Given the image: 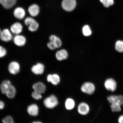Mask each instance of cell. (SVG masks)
Here are the masks:
<instances>
[{
	"label": "cell",
	"instance_id": "22",
	"mask_svg": "<svg viewBox=\"0 0 123 123\" xmlns=\"http://www.w3.org/2000/svg\"><path fill=\"white\" fill-rule=\"evenodd\" d=\"M16 94V89L12 84L6 92L5 94L8 98L13 99L15 97Z\"/></svg>",
	"mask_w": 123,
	"mask_h": 123
},
{
	"label": "cell",
	"instance_id": "29",
	"mask_svg": "<svg viewBox=\"0 0 123 123\" xmlns=\"http://www.w3.org/2000/svg\"><path fill=\"white\" fill-rule=\"evenodd\" d=\"M7 54L6 49L3 46L0 45V58L4 57Z\"/></svg>",
	"mask_w": 123,
	"mask_h": 123
},
{
	"label": "cell",
	"instance_id": "15",
	"mask_svg": "<svg viewBox=\"0 0 123 123\" xmlns=\"http://www.w3.org/2000/svg\"><path fill=\"white\" fill-rule=\"evenodd\" d=\"M76 105V103L74 99L71 97H68L64 101V106L66 110L71 111L74 109Z\"/></svg>",
	"mask_w": 123,
	"mask_h": 123
},
{
	"label": "cell",
	"instance_id": "2",
	"mask_svg": "<svg viewBox=\"0 0 123 123\" xmlns=\"http://www.w3.org/2000/svg\"><path fill=\"white\" fill-rule=\"evenodd\" d=\"M43 104L46 108L53 110L58 106L59 104V100L57 97L54 94H51L44 98Z\"/></svg>",
	"mask_w": 123,
	"mask_h": 123
},
{
	"label": "cell",
	"instance_id": "16",
	"mask_svg": "<svg viewBox=\"0 0 123 123\" xmlns=\"http://www.w3.org/2000/svg\"><path fill=\"white\" fill-rule=\"evenodd\" d=\"M44 66L43 64L40 63H38L33 66L31 68L32 73L36 75H41L43 73Z\"/></svg>",
	"mask_w": 123,
	"mask_h": 123
},
{
	"label": "cell",
	"instance_id": "7",
	"mask_svg": "<svg viewBox=\"0 0 123 123\" xmlns=\"http://www.w3.org/2000/svg\"><path fill=\"white\" fill-rule=\"evenodd\" d=\"M76 0H63L62 6L64 10L67 12L72 11L76 7Z\"/></svg>",
	"mask_w": 123,
	"mask_h": 123
},
{
	"label": "cell",
	"instance_id": "24",
	"mask_svg": "<svg viewBox=\"0 0 123 123\" xmlns=\"http://www.w3.org/2000/svg\"><path fill=\"white\" fill-rule=\"evenodd\" d=\"M82 31L83 34L85 36H89L92 34V31L90 27L88 25H84L83 27Z\"/></svg>",
	"mask_w": 123,
	"mask_h": 123
},
{
	"label": "cell",
	"instance_id": "8",
	"mask_svg": "<svg viewBox=\"0 0 123 123\" xmlns=\"http://www.w3.org/2000/svg\"><path fill=\"white\" fill-rule=\"evenodd\" d=\"M10 30L6 28L1 31L0 39L4 42H8L13 39V35Z\"/></svg>",
	"mask_w": 123,
	"mask_h": 123
},
{
	"label": "cell",
	"instance_id": "13",
	"mask_svg": "<svg viewBox=\"0 0 123 123\" xmlns=\"http://www.w3.org/2000/svg\"><path fill=\"white\" fill-rule=\"evenodd\" d=\"M23 27L20 23L16 22L11 26L10 31L12 34L15 35L21 34L23 30Z\"/></svg>",
	"mask_w": 123,
	"mask_h": 123
},
{
	"label": "cell",
	"instance_id": "3",
	"mask_svg": "<svg viewBox=\"0 0 123 123\" xmlns=\"http://www.w3.org/2000/svg\"><path fill=\"white\" fill-rule=\"evenodd\" d=\"M96 87L93 83L90 81L84 82L81 85L80 87L81 91L85 94L93 95L96 91Z\"/></svg>",
	"mask_w": 123,
	"mask_h": 123
},
{
	"label": "cell",
	"instance_id": "23",
	"mask_svg": "<svg viewBox=\"0 0 123 123\" xmlns=\"http://www.w3.org/2000/svg\"><path fill=\"white\" fill-rule=\"evenodd\" d=\"M50 41L53 42L56 46V48H59L62 45L61 40L58 37L54 35H52L49 37Z\"/></svg>",
	"mask_w": 123,
	"mask_h": 123
},
{
	"label": "cell",
	"instance_id": "17",
	"mask_svg": "<svg viewBox=\"0 0 123 123\" xmlns=\"http://www.w3.org/2000/svg\"><path fill=\"white\" fill-rule=\"evenodd\" d=\"M25 12L23 8L18 7L15 9L13 15L15 18L19 20H22L25 16Z\"/></svg>",
	"mask_w": 123,
	"mask_h": 123
},
{
	"label": "cell",
	"instance_id": "19",
	"mask_svg": "<svg viewBox=\"0 0 123 123\" xmlns=\"http://www.w3.org/2000/svg\"><path fill=\"white\" fill-rule=\"evenodd\" d=\"M55 56L58 60L62 61L67 59L68 54L67 50L62 49L57 52Z\"/></svg>",
	"mask_w": 123,
	"mask_h": 123
},
{
	"label": "cell",
	"instance_id": "34",
	"mask_svg": "<svg viewBox=\"0 0 123 123\" xmlns=\"http://www.w3.org/2000/svg\"><path fill=\"white\" fill-rule=\"evenodd\" d=\"M1 30L0 29V34L1 32Z\"/></svg>",
	"mask_w": 123,
	"mask_h": 123
},
{
	"label": "cell",
	"instance_id": "30",
	"mask_svg": "<svg viewBox=\"0 0 123 123\" xmlns=\"http://www.w3.org/2000/svg\"><path fill=\"white\" fill-rule=\"evenodd\" d=\"M47 46L50 49V50H53L56 49V46H55V44L53 42L50 41L48 43Z\"/></svg>",
	"mask_w": 123,
	"mask_h": 123
},
{
	"label": "cell",
	"instance_id": "4",
	"mask_svg": "<svg viewBox=\"0 0 123 123\" xmlns=\"http://www.w3.org/2000/svg\"><path fill=\"white\" fill-rule=\"evenodd\" d=\"M24 24L28 27V30L30 31L34 32L37 30L39 24L37 21L31 17H28L24 19Z\"/></svg>",
	"mask_w": 123,
	"mask_h": 123
},
{
	"label": "cell",
	"instance_id": "6",
	"mask_svg": "<svg viewBox=\"0 0 123 123\" xmlns=\"http://www.w3.org/2000/svg\"><path fill=\"white\" fill-rule=\"evenodd\" d=\"M104 86L107 90L113 92L116 90L117 84L114 79L112 78H109L105 81Z\"/></svg>",
	"mask_w": 123,
	"mask_h": 123
},
{
	"label": "cell",
	"instance_id": "25",
	"mask_svg": "<svg viewBox=\"0 0 123 123\" xmlns=\"http://www.w3.org/2000/svg\"><path fill=\"white\" fill-rule=\"evenodd\" d=\"M115 49L116 50L120 53L123 52V41H118L115 44Z\"/></svg>",
	"mask_w": 123,
	"mask_h": 123
},
{
	"label": "cell",
	"instance_id": "26",
	"mask_svg": "<svg viewBox=\"0 0 123 123\" xmlns=\"http://www.w3.org/2000/svg\"><path fill=\"white\" fill-rule=\"evenodd\" d=\"M32 98L36 100H39L42 99L43 94L38 92L33 91L31 93Z\"/></svg>",
	"mask_w": 123,
	"mask_h": 123
},
{
	"label": "cell",
	"instance_id": "11",
	"mask_svg": "<svg viewBox=\"0 0 123 123\" xmlns=\"http://www.w3.org/2000/svg\"><path fill=\"white\" fill-rule=\"evenodd\" d=\"M32 88L34 91L42 94L45 93L47 91V86L42 81L35 83L32 86Z\"/></svg>",
	"mask_w": 123,
	"mask_h": 123
},
{
	"label": "cell",
	"instance_id": "32",
	"mask_svg": "<svg viewBox=\"0 0 123 123\" xmlns=\"http://www.w3.org/2000/svg\"><path fill=\"white\" fill-rule=\"evenodd\" d=\"M5 104L2 101L0 100V110H2L4 108Z\"/></svg>",
	"mask_w": 123,
	"mask_h": 123
},
{
	"label": "cell",
	"instance_id": "31",
	"mask_svg": "<svg viewBox=\"0 0 123 123\" xmlns=\"http://www.w3.org/2000/svg\"><path fill=\"white\" fill-rule=\"evenodd\" d=\"M118 123H123V115H121L118 118Z\"/></svg>",
	"mask_w": 123,
	"mask_h": 123
},
{
	"label": "cell",
	"instance_id": "14",
	"mask_svg": "<svg viewBox=\"0 0 123 123\" xmlns=\"http://www.w3.org/2000/svg\"><path fill=\"white\" fill-rule=\"evenodd\" d=\"M27 112L30 116L33 117L37 116L39 112V107L37 104H32L27 107Z\"/></svg>",
	"mask_w": 123,
	"mask_h": 123
},
{
	"label": "cell",
	"instance_id": "18",
	"mask_svg": "<svg viewBox=\"0 0 123 123\" xmlns=\"http://www.w3.org/2000/svg\"><path fill=\"white\" fill-rule=\"evenodd\" d=\"M17 0H0V4L4 8H12L16 4Z\"/></svg>",
	"mask_w": 123,
	"mask_h": 123
},
{
	"label": "cell",
	"instance_id": "10",
	"mask_svg": "<svg viewBox=\"0 0 123 123\" xmlns=\"http://www.w3.org/2000/svg\"><path fill=\"white\" fill-rule=\"evenodd\" d=\"M47 80L48 82L50 83L53 86H56L60 83L61 79L60 77L57 74H50L47 75Z\"/></svg>",
	"mask_w": 123,
	"mask_h": 123
},
{
	"label": "cell",
	"instance_id": "28",
	"mask_svg": "<svg viewBox=\"0 0 123 123\" xmlns=\"http://www.w3.org/2000/svg\"><path fill=\"white\" fill-rule=\"evenodd\" d=\"M3 123H14V121L11 116H7L2 119Z\"/></svg>",
	"mask_w": 123,
	"mask_h": 123
},
{
	"label": "cell",
	"instance_id": "33",
	"mask_svg": "<svg viewBox=\"0 0 123 123\" xmlns=\"http://www.w3.org/2000/svg\"><path fill=\"white\" fill-rule=\"evenodd\" d=\"M32 123H43L41 121H34Z\"/></svg>",
	"mask_w": 123,
	"mask_h": 123
},
{
	"label": "cell",
	"instance_id": "21",
	"mask_svg": "<svg viewBox=\"0 0 123 123\" xmlns=\"http://www.w3.org/2000/svg\"><path fill=\"white\" fill-rule=\"evenodd\" d=\"M12 85L11 82L8 80H4L1 83L0 85L1 92L2 93L5 94L6 92Z\"/></svg>",
	"mask_w": 123,
	"mask_h": 123
},
{
	"label": "cell",
	"instance_id": "12",
	"mask_svg": "<svg viewBox=\"0 0 123 123\" xmlns=\"http://www.w3.org/2000/svg\"><path fill=\"white\" fill-rule=\"evenodd\" d=\"M13 41L16 46L22 47L25 45L26 43V39L25 37L21 34L15 35L13 38Z\"/></svg>",
	"mask_w": 123,
	"mask_h": 123
},
{
	"label": "cell",
	"instance_id": "20",
	"mask_svg": "<svg viewBox=\"0 0 123 123\" xmlns=\"http://www.w3.org/2000/svg\"><path fill=\"white\" fill-rule=\"evenodd\" d=\"M28 11L29 13L31 16H36L39 14V8L37 4H32L29 7Z\"/></svg>",
	"mask_w": 123,
	"mask_h": 123
},
{
	"label": "cell",
	"instance_id": "1",
	"mask_svg": "<svg viewBox=\"0 0 123 123\" xmlns=\"http://www.w3.org/2000/svg\"><path fill=\"white\" fill-rule=\"evenodd\" d=\"M107 99L110 104V108L112 112H117L121 111V106L123 100V95H110L107 97Z\"/></svg>",
	"mask_w": 123,
	"mask_h": 123
},
{
	"label": "cell",
	"instance_id": "9",
	"mask_svg": "<svg viewBox=\"0 0 123 123\" xmlns=\"http://www.w3.org/2000/svg\"><path fill=\"white\" fill-rule=\"evenodd\" d=\"M8 70L9 73L12 75L17 74L20 70V66L17 62L12 61L9 64Z\"/></svg>",
	"mask_w": 123,
	"mask_h": 123
},
{
	"label": "cell",
	"instance_id": "35",
	"mask_svg": "<svg viewBox=\"0 0 123 123\" xmlns=\"http://www.w3.org/2000/svg\"><path fill=\"white\" fill-rule=\"evenodd\" d=\"M122 105H123V100L122 102Z\"/></svg>",
	"mask_w": 123,
	"mask_h": 123
},
{
	"label": "cell",
	"instance_id": "5",
	"mask_svg": "<svg viewBox=\"0 0 123 123\" xmlns=\"http://www.w3.org/2000/svg\"><path fill=\"white\" fill-rule=\"evenodd\" d=\"M90 110V107L89 105L84 101L80 103L77 107V111L81 116H85L88 115Z\"/></svg>",
	"mask_w": 123,
	"mask_h": 123
},
{
	"label": "cell",
	"instance_id": "27",
	"mask_svg": "<svg viewBox=\"0 0 123 123\" xmlns=\"http://www.w3.org/2000/svg\"><path fill=\"white\" fill-rule=\"evenodd\" d=\"M100 1L106 8L109 7L114 4V0H100Z\"/></svg>",
	"mask_w": 123,
	"mask_h": 123
}]
</instances>
